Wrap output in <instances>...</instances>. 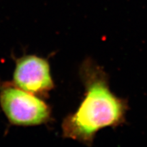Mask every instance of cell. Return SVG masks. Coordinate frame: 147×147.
I'll list each match as a JSON object with an SVG mask.
<instances>
[{
    "mask_svg": "<svg viewBox=\"0 0 147 147\" xmlns=\"http://www.w3.org/2000/svg\"><path fill=\"white\" fill-rule=\"evenodd\" d=\"M80 76L85 97L76 113L64 119L62 129L65 138L91 145L97 131L124 123L127 102L110 91L107 74L91 59L82 63Z\"/></svg>",
    "mask_w": 147,
    "mask_h": 147,
    "instance_id": "6da1fadb",
    "label": "cell"
},
{
    "mask_svg": "<svg viewBox=\"0 0 147 147\" xmlns=\"http://www.w3.org/2000/svg\"><path fill=\"white\" fill-rule=\"evenodd\" d=\"M13 80L15 87L34 95L47 93L54 87L49 63L35 55L18 59Z\"/></svg>",
    "mask_w": 147,
    "mask_h": 147,
    "instance_id": "3957f363",
    "label": "cell"
},
{
    "mask_svg": "<svg viewBox=\"0 0 147 147\" xmlns=\"http://www.w3.org/2000/svg\"><path fill=\"white\" fill-rule=\"evenodd\" d=\"M0 104L12 124L30 126L49 120L51 109L34 94L19 88L5 87L0 93Z\"/></svg>",
    "mask_w": 147,
    "mask_h": 147,
    "instance_id": "7a4b0ae2",
    "label": "cell"
}]
</instances>
